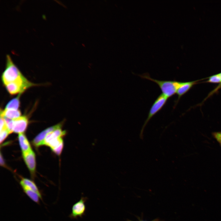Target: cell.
Segmentation results:
<instances>
[{
  "instance_id": "1",
  "label": "cell",
  "mask_w": 221,
  "mask_h": 221,
  "mask_svg": "<svg viewBox=\"0 0 221 221\" xmlns=\"http://www.w3.org/2000/svg\"><path fill=\"white\" fill-rule=\"evenodd\" d=\"M142 78L147 79L156 83L160 87L162 93L168 98L176 93L181 85V82L176 81L160 80L151 78L147 74L139 75Z\"/></svg>"
},
{
  "instance_id": "2",
  "label": "cell",
  "mask_w": 221,
  "mask_h": 221,
  "mask_svg": "<svg viewBox=\"0 0 221 221\" xmlns=\"http://www.w3.org/2000/svg\"><path fill=\"white\" fill-rule=\"evenodd\" d=\"M6 68L2 73V79L6 85L23 76L14 64L10 56L6 55Z\"/></svg>"
},
{
  "instance_id": "3",
  "label": "cell",
  "mask_w": 221,
  "mask_h": 221,
  "mask_svg": "<svg viewBox=\"0 0 221 221\" xmlns=\"http://www.w3.org/2000/svg\"><path fill=\"white\" fill-rule=\"evenodd\" d=\"M36 85L28 81L24 76L5 85L8 92L11 95L21 94L27 88Z\"/></svg>"
},
{
  "instance_id": "4",
  "label": "cell",
  "mask_w": 221,
  "mask_h": 221,
  "mask_svg": "<svg viewBox=\"0 0 221 221\" xmlns=\"http://www.w3.org/2000/svg\"><path fill=\"white\" fill-rule=\"evenodd\" d=\"M168 99L163 94H161L155 101L149 110L147 118L141 130L140 134V138L141 139H143V131L148 122L153 116L162 108L166 104Z\"/></svg>"
},
{
  "instance_id": "5",
  "label": "cell",
  "mask_w": 221,
  "mask_h": 221,
  "mask_svg": "<svg viewBox=\"0 0 221 221\" xmlns=\"http://www.w3.org/2000/svg\"><path fill=\"white\" fill-rule=\"evenodd\" d=\"M87 199V197L82 196L79 201L74 204L69 217L74 219H77L78 217L82 218L85 214L86 207L85 203Z\"/></svg>"
},
{
  "instance_id": "6",
  "label": "cell",
  "mask_w": 221,
  "mask_h": 221,
  "mask_svg": "<svg viewBox=\"0 0 221 221\" xmlns=\"http://www.w3.org/2000/svg\"><path fill=\"white\" fill-rule=\"evenodd\" d=\"M28 124L27 118L25 116L13 120V132L19 134L22 133L26 130Z\"/></svg>"
},
{
  "instance_id": "7",
  "label": "cell",
  "mask_w": 221,
  "mask_h": 221,
  "mask_svg": "<svg viewBox=\"0 0 221 221\" xmlns=\"http://www.w3.org/2000/svg\"><path fill=\"white\" fill-rule=\"evenodd\" d=\"M62 123L58 124L55 126L48 128L44 130L38 135L34 139L33 142L34 145L36 147L43 145L44 139L47 134L55 130L60 127H61Z\"/></svg>"
},
{
  "instance_id": "8",
  "label": "cell",
  "mask_w": 221,
  "mask_h": 221,
  "mask_svg": "<svg viewBox=\"0 0 221 221\" xmlns=\"http://www.w3.org/2000/svg\"><path fill=\"white\" fill-rule=\"evenodd\" d=\"M23 157L30 171L33 173L36 168L35 155L32 149L22 153Z\"/></svg>"
},
{
  "instance_id": "9",
  "label": "cell",
  "mask_w": 221,
  "mask_h": 221,
  "mask_svg": "<svg viewBox=\"0 0 221 221\" xmlns=\"http://www.w3.org/2000/svg\"><path fill=\"white\" fill-rule=\"evenodd\" d=\"M196 81H193L182 83L181 85L177 90L176 93L178 95V98L176 101V104L181 96L186 93L192 86L196 83Z\"/></svg>"
},
{
  "instance_id": "10",
  "label": "cell",
  "mask_w": 221,
  "mask_h": 221,
  "mask_svg": "<svg viewBox=\"0 0 221 221\" xmlns=\"http://www.w3.org/2000/svg\"><path fill=\"white\" fill-rule=\"evenodd\" d=\"M21 112L19 110L5 109L3 110H1L0 116L10 119L14 120L21 115Z\"/></svg>"
},
{
  "instance_id": "11",
  "label": "cell",
  "mask_w": 221,
  "mask_h": 221,
  "mask_svg": "<svg viewBox=\"0 0 221 221\" xmlns=\"http://www.w3.org/2000/svg\"><path fill=\"white\" fill-rule=\"evenodd\" d=\"M20 184L22 187L27 188L36 192L42 200L41 193L33 182L27 179L23 178L20 181Z\"/></svg>"
},
{
  "instance_id": "12",
  "label": "cell",
  "mask_w": 221,
  "mask_h": 221,
  "mask_svg": "<svg viewBox=\"0 0 221 221\" xmlns=\"http://www.w3.org/2000/svg\"><path fill=\"white\" fill-rule=\"evenodd\" d=\"M18 140L21 148L22 153L31 149L29 143L25 136L23 134H19Z\"/></svg>"
},
{
  "instance_id": "13",
  "label": "cell",
  "mask_w": 221,
  "mask_h": 221,
  "mask_svg": "<svg viewBox=\"0 0 221 221\" xmlns=\"http://www.w3.org/2000/svg\"><path fill=\"white\" fill-rule=\"evenodd\" d=\"M25 193L35 203L39 204L40 200H42L39 194L35 191L25 187H22Z\"/></svg>"
},
{
  "instance_id": "14",
  "label": "cell",
  "mask_w": 221,
  "mask_h": 221,
  "mask_svg": "<svg viewBox=\"0 0 221 221\" xmlns=\"http://www.w3.org/2000/svg\"><path fill=\"white\" fill-rule=\"evenodd\" d=\"M21 93L16 98L10 101L6 105L5 109L17 110L20 105L19 97Z\"/></svg>"
},
{
  "instance_id": "15",
  "label": "cell",
  "mask_w": 221,
  "mask_h": 221,
  "mask_svg": "<svg viewBox=\"0 0 221 221\" xmlns=\"http://www.w3.org/2000/svg\"><path fill=\"white\" fill-rule=\"evenodd\" d=\"M9 134H10V133L7 128H5L0 130V141L1 143L5 139Z\"/></svg>"
},
{
  "instance_id": "16",
  "label": "cell",
  "mask_w": 221,
  "mask_h": 221,
  "mask_svg": "<svg viewBox=\"0 0 221 221\" xmlns=\"http://www.w3.org/2000/svg\"><path fill=\"white\" fill-rule=\"evenodd\" d=\"M207 82L213 83H221V77L218 74L212 76L209 78Z\"/></svg>"
},
{
  "instance_id": "17",
  "label": "cell",
  "mask_w": 221,
  "mask_h": 221,
  "mask_svg": "<svg viewBox=\"0 0 221 221\" xmlns=\"http://www.w3.org/2000/svg\"><path fill=\"white\" fill-rule=\"evenodd\" d=\"M63 146V143L61 144L52 150L57 154L59 155L62 151Z\"/></svg>"
},
{
  "instance_id": "18",
  "label": "cell",
  "mask_w": 221,
  "mask_h": 221,
  "mask_svg": "<svg viewBox=\"0 0 221 221\" xmlns=\"http://www.w3.org/2000/svg\"><path fill=\"white\" fill-rule=\"evenodd\" d=\"M4 161H3V160L2 159V158L1 154L0 156V163L1 165H4Z\"/></svg>"
},
{
  "instance_id": "19",
  "label": "cell",
  "mask_w": 221,
  "mask_h": 221,
  "mask_svg": "<svg viewBox=\"0 0 221 221\" xmlns=\"http://www.w3.org/2000/svg\"></svg>"
}]
</instances>
